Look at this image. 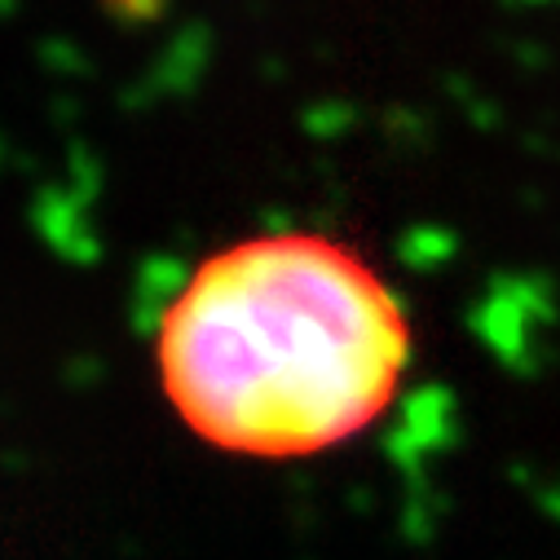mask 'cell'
Returning a JSON list of instances; mask_svg holds the SVG:
<instances>
[{"label": "cell", "mask_w": 560, "mask_h": 560, "mask_svg": "<svg viewBox=\"0 0 560 560\" xmlns=\"http://www.w3.org/2000/svg\"><path fill=\"white\" fill-rule=\"evenodd\" d=\"M415 331L345 238L273 230L203 256L155 327L173 415L212 451L265 464L327 455L388 415Z\"/></svg>", "instance_id": "obj_1"}]
</instances>
